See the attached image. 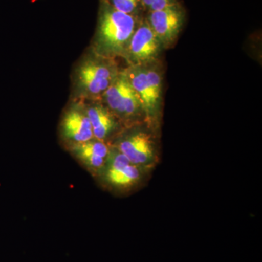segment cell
I'll return each mask as SVG.
<instances>
[{
	"label": "cell",
	"instance_id": "1",
	"mask_svg": "<svg viewBox=\"0 0 262 262\" xmlns=\"http://www.w3.org/2000/svg\"><path fill=\"white\" fill-rule=\"evenodd\" d=\"M132 15L117 11L112 7L103 10L98 32V49L105 54H115L128 46L136 30Z\"/></svg>",
	"mask_w": 262,
	"mask_h": 262
},
{
	"label": "cell",
	"instance_id": "2",
	"mask_svg": "<svg viewBox=\"0 0 262 262\" xmlns=\"http://www.w3.org/2000/svg\"><path fill=\"white\" fill-rule=\"evenodd\" d=\"M127 77L146 116L154 117L159 105L161 93V78L159 74L153 70L135 68L130 70Z\"/></svg>",
	"mask_w": 262,
	"mask_h": 262
},
{
	"label": "cell",
	"instance_id": "3",
	"mask_svg": "<svg viewBox=\"0 0 262 262\" xmlns=\"http://www.w3.org/2000/svg\"><path fill=\"white\" fill-rule=\"evenodd\" d=\"M184 11L177 3L163 10L149 12L147 23L160 43L171 44L178 37L184 24Z\"/></svg>",
	"mask_w": 262,
	"mask_h": 262
},
{
	"label": "cell",
	"instance_id": "4",
	"mask_svg": "<svg viewBox=\"0 0 262 262\" xmlns=\"http://www.w3.org/2000/svg\"><path fill=\"white\" fill-rule=\"evenodd\" d=\"M118 150L136 166L149 167L154 163L155 149L151 138L140 132L127 136L119 144Z\"/></svg>",
	"mask_w": 262,
	"mask_h": 262
},
{
	"label": "cell",
	"instance_id": "5",
	"mask_svg": "<svg viewBox=\"0 0 262 262\" xmlns=\"http://www.w3.org/2000/svg\"><path fill=\"white\" fill-rule=\"evenodd\" d=\"M129 50L135 61L144 63L155 59L160 51V42L147 22H144L135 30Z\"/></svg>",
	"mask_w": 262,
	"mask_h": 262
},
{
	"label": "cell",
	"instance_id": "6",
	"mask_svg": "<svg viewBox=\"0 0 262 262\" xmlns=\"http://www.w3.org/2000/svg\"><path fill=\"white\" fill-rule=\"evenodd\" d=\"M79 78L84 89L94 94L106 91L111 83V73L108 69L95 63L82 66L79 72Z\"/></svg>",
	"mask_w": 262,
	"mask_h": 262
},
{
	"label": "cell",
	"instance_id": "7",
	"mask_svg": "<svg viewBox=\"0 0 262 262\" xmlns=\"http://www.w3.org/2000/svg\"><path fill=\"white\" fill-rule=\"evenodd\" d=\"M63 130L68 139L76 141L77 144L91 141L94 137L89 117L76 110L66 115L63 121Z\"/></svg>",
	"mask_w": 262,
	"mask_h": 262
},
{
	"label": "cell",
	"instance_id": "8",
	"mask_svg": "<svg viewBox=\"0 0 262 262\" xmlns=\"http://www.w3.org/2000/svg\"><path fill=\"white\" fill-rule=\"evenodd\" d=\"M110 149L101 141L80 143L74 147V152L89 168L101 169L105 166Z\"/></svg>",
	"mask_w": 262,
	"mask_h": 262
},
{
	"label": "cell",
	"instance_id": "9",
	"mask_svg": "<svg viewBox=\"0 0 262 262\" xmlns=\"http://www.w3.org/2000/svg\"><path fill=\"white\" fill-rule=\"evenodd\" d=\"M87 115L92 127L93 135L98 141L104 139L115 128L113 117L101 106L89 108Z\"/></svg>",
	"mask_w": 262,
	"mask_h": 262
},
{
	"label": "cell",
	"instance_id": "10",
	"mask_svg": "<svg viewBox=\"0 0 262 262\" xmlns=\"http://www.w3.org/2000/svg\"><path fill=\"white\" fill-rule=\"evenodd\" d=\"M140 167L130 164L122 168L106 169V179L114 187H129L135 185L140 180Z\"/></svg>",
	"mask_w": 262,
	"mask_h": 262
},
{
	"label": "cell",
	"instance_id": "11",
	"mask_svg": "<svg viewBox=\"0 0 262 262\" xmlns=\"http://www.w3.org/2000/svg\"><path fill=\"white\" fill-rule=\"evenodd\" d=\"M128 82L127 75H121L110 83L108 89L106 90L105 96L106 102L114 111L117 112L118 110Z\"/></svg>",
	"mask_w": 262,
	"mask_h": 262
},
{
	"label": "cell",
	"instance_id": "12",
	"mask_svg": "<svg viewBox=\"0 0 262 262\" xmlns=\"http://www.w3.org/2000/svg\"><path fill=\"white\" fill-rule=\"evenodd\" d=\"M140 107L141 103L137 94L133 89L130 82H128L117 113L125 116H131L137 113Z\"/></svg>",
	"mask_w": 262,
	"mask_h": 262
},
{
	"label": "cell",
	"instance_id": "13",
	"mask_svg": "<svg viewBox=\"0 0 262 262\" xmlns=\"http://www.w3.org/2000/svg\"><path fill=\"white\" fill-rule=\"evenodd\" d=\"M139 3L140 0H111L112 8L130 15L135 11Z\"/></svg>",
	"mask_w": 262,
	"mask_h": 262
},
{
	"label": "cell",
	"instance_id": "14",
	"mask_svg": "<svg viewBox=\"0 0 262 262\" xmlns=\"http://www.w3.org/2000/svg\"><path fill=\"white\" fill-rule=\"evenodd\" d=\"M175 3V0H140L142 6L149 12L163 10Z\"/></svg>",
	"mask_w": 262,
	"mask_h": 262
}]
</instances>
